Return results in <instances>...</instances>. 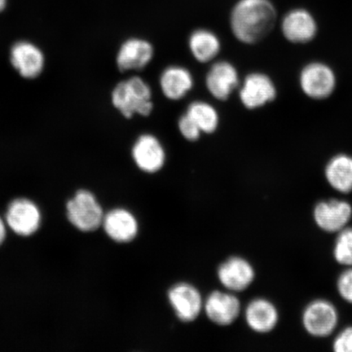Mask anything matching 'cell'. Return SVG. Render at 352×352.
<instances>
[{"label": "cell", "mask_w": 352, "mask_h": 352, "mask_svg": "<svg viewBox=\"0 0 352 352\" xmlns=\"http://www.w3.org/2000/svg\"><path fill=\"white\" fill-rule=\"evenodd\" d=\"M278 21L272 0H237L230 16L233 36L245 45L263 41L274 32Z\"/></svg>", "instance_id": "obj_1"}, {"label": "cell", "mask_w": 352, "mask_h": 352, "mask_svg": "<svg viewBox=\"0 0 352 352\" xmlns=\"http://www.w3.org/2000/svg\"><path fill=\"white\" fill-rule=\"evenodd\" d=\"M152 99L151 86L139 76L118 82L111 94L113 107L126 120H131L135 114L151 116L154 107Z\"/></svg>", "instance_id": "obj_2"}, {"label": "cell", "mask_w": 352, "mask_h": 352, "mask_svg": "<svg viewBox=\"0 0 352 352\" xmlns=\"http://www.w3.org/2000/svg\"><path fill=\"white\" fill-rule=\"evenodd\" d=\"M299 85L307 98L324 100L331 98L337 87L336 72L322 61L306 64L299 73Z\"/></svg>", "instance_id": "obj_3"}, {"label": "cell", "mask_w": 352, "mask_h": 352, "mask_svg": "<svg viewBox=\"0 0 352 352\" xmlns=\"http://www.w3.org/2000/svg\"><path fill=\"white\" fill-rule=\"evenodd\" d=\"M69 221L82 232H94L102 226L104 214L98 199L90 191L82 189L66 206Z\"/></svg>", "instance_id": "obj_4"}, {"label": "cell", "mask_w": 352, "mask_h": 352, "mask_svg": "<svg viewBox=\"0 0 352 352\" xmlns=\"http://www.w3.org/2000/svg\"><path fill=\"white\" fill-rule=\"evenodd\" d=\"M281 34L286 41L305 45L314 41L319 32L318 21L305 7L290 8L280 20Z\"/></svg>", "instance_id": "obj_5"}, {"label": "cell", "mask_w": 352, "mask_h": 352, "mask_svg": "<svg viewBox=\"0 0 352 352\" xmlns=\"http://www.w3.org/2000/svg\"><path fill=\"white\" fill-rule=\"evenodd\" d=\"M340 315L336 306L327 299H316L305 308L302 314V327L311 336L327 338L336 331Z\"/></svg>", "instance_id": "obj_6"}, {"label": "cell", "mask_w": 352, "mask_h": 352, "mask_svg": "<svg viewBox=\"0 0 352 352\" xmlns=\"http://www.w3.org/2000/svg\"><path fill=\"white\" fill-rule=\"evenodd\" d=\"M277 98L275 82L267 74L255 72L244 78L239 91V98L246 109L263 108Z\"/></svg>", "instance_id": "obj_7"}, {"label": "cell", "mask_w": 352, "mask_h": 352, "mask_svg": "<svg viewBox=\"0 0 352 352\" xmlns=\"http://www.w3.org/2000/svg\"><path fill=\"white\" fill-rule=\"evenodd\" d=\"M131 157L140 170L155 174L164 168L166 153L160 140L151 133L140 135L131 147Z\"/></svg>", "instance_id": "obj_8"}, {"label": "cell", "mask_w": 352, "mask_h": 352, "mask_svg": "<svg viewBox=\"0 0 352 352\" xmlns=\"http://www.w3.org/2000/svg\"><path fill=\"white\" fill-rule=\"evenodd\" d=\"M42 214L34 201L26 198H19L8 206L6 222L16 234L32 236L41 227Z\"/></svg>", "instance_id": "obj_9"}, {"label": "cell", "mask_w": 352, "mask_h": 352, "mask_svg": "<svg viewBox=\"0 0 352 352\" xmlns=\"http://www.w3.org/2000/svg\"><path fill=\"white\" fill-rule=\"evenodd\" d=\"M314 219L320 230L338 233L349 226L352 219V206L345 200L320 201L315 206Z\"/></svg>", "instance_id": "obj_10"}, {"label": "cell", "mask_w": 352, "mask_h": 352, "mask_svg": "<svg viewBox=\"0 0 352 352\" xmlns=\"http://www.w3.org/2000/svg\"><path fill=\"white\" fill-rule=\"evenodd\" d=\"M154 56L153 44L146 39L131 37L121 44L116 56L120 72H140L146 68Z\"/></svg>", "instance_id": "obj_11"}, {"label": "cell", "mask_w": 352, "mask_h": 352, "mask_svg": "<svg viewBox=\"0 0 352 352\" xmlns=\"http://www.w3.org/2000/svg\"><path fill=\"white\" fill-rule=\"evenodd\" d=\"M206 87L214 99L226 101L239 86V74L230 61L219 60L210 66L206 76Z\"/></svg>", "instance_id": "obj_12"}, {"label": "cell", "mask_w": 352, "mask_h": 352, "mask_svg": "<svg viewBox=\"0 0 352 352\" xmlns=\"http://www.w3.org/2000/svg\"><path fill=\"white\" fill-rule=\"evenodd\" d=\"M168 300L175 314L183 322L195 320L204 309V302L195 286L188 283H179L171 287Z\"/></svg>", "instance_id": "obj_13"}, {"label": "cell", "mask_w": 352, "mask_h": 352, "mask_svg": "<svg viewBox=\"0 0 352 352\" xmlns=\"http://www.w3.org/2000/svg\"><path fill=\"white\" fill-rule=\"evenodd\" d=\"M10 61L22 78L33 79L41 76L45 66V56L37 45L29 41L13 44Z\"/></svg>", "instance_id": "obj_14"}, {"label": "cell", "mask_w": 352, "mask_h": 352, "mask_svg": "<svg viewBox=\"0 0 352 352\" xmlns=\"http://www.w3.org/2000/svg\"><path fill=\"white\" fill-rule=\"evenodd\" d=\"M218 277L224 287L232 292H241L254 283L255 271L248 261L232 257L223 263L218 270Z\"/></svg>", "instance_id": "obj_15"}, {"label": "cell", "mask_w": 352, "mask_h": 352, "mask_svg": "<svg viewBox=\"0 0 352 352\" xmlns=\"http://www.w3.org/2000/svg\"><path fill=\"white\" fill-rule=\"evenodd\" d=\"M204 308L213 323L219 327H228L239 318L241 306L239 298L234 294L217 290L206 298Z\"/></svg>", "instance_id": "obj_16"}, {"label": "cell", "mask_w": 352, "mask_h": 352, "mask_svg": "<svg viewBox=\"0 0 352 352\" xmlns=\"http://www.w3.org/2000/svg\"><path fill=\"white\" fill-rule=\"evenodd\" d=\"M102 226L110 239L118 243L133 241L138 234L139 224L129 210L116 208L104 214Z\"/></svg>", "instance_id": "obj_17"}, {"label": "cell", "mask_w": 352, "mask_h": 352, "mask_svg": "<svg viewBox=\"0 0 352 352\" xmlns=\"http://www.w3.org/2000/svg\"><path fill=\"white\" fill-rule=\"evenodd\" d=\"M245 319L254 332L267 333L278 324L279 311L274 303L268 299L254 298L245 308Z\"/></svg>", "instance_id": "obj_18"}, {"label": "cell", "mask_w": 352, "mask_h": 352, "mask_svg": "<svg viewBox=\"0 0 352 352\" xmlns=\"http://www.w3.org/2000/svg\"><path fill=\"white\" fill-rule=\"evenodd\" d=\"M160 85L166 99L178 101L186 98L195 86L192 74L180 65H170L162 72Z\"/></svg>", "instance_id": "obj_19"}, {"label": "cell", "mask_w": 352, "mask_h": 352, "mask_svg": "<svg viewBox=\"0 0 352 352\" xmlns=\"http://www.w3.org/2000/svg\"><path fill=\"white\" fill-rule=\"evenodd\" d=\"M324 176L334 190L349 195L352 192V156L340 153L330 157L324 167Z\"/></svg>", "instance_id": "obj_20"}, {"label": "cell", "mask_w": 352, "mask_h": 352, "mask_svg": "<svg viewBox=\"0 0 352 352\" xmlns=\"http://www.w3.org/2000/svg\"><path fill=\"white\" fill-rule=\"evenodd\" d=\"M188 47L198 63L206 64L213 61L221 51V42L217 34L211 30L200 28L189 35Z\"/></svg>", "instance_id": "obj_21"}, {"label": "cell", "mask_w": 352, "mask_h": 352, "mask_svg": "<svg viewBox=\"0 0 352 352\" xmlns=\"http://www.w3.org/2000/svg\"><path fill=\"white\" fill-rule=\"evenodd\" d=\"M204 134H213L219 126V116L212 104L195 100L188 105L186 112Z\"/></svg>", "instance_id": "obj_22"}, {"label": "cell", "mask_w": 352, "mask_h": 352, "mask_svg": "<svg viewBox=\"0 0 352 352\" xmlns=\"http://www.w3.org/2000/svg\"><path fill=\"white\" fill-rule=\"evenodd\" d=\"M337 234L333 245V258L340 265L352 267V228L346 227Z\"/></svg>", "instance_id": "obj_23"}, {"label": "cell", "mask_w": 352, "mask_h": 352, "mask_svg": "<svg viewBox=\"0 0 352 352\" xmlns=\"http://www.w3.org/2000/svg\"><path fill=\"white\" fill-rule=\"evenodd\" d=\"M179 133L188 142H196L200 139L202 132L188 114L184 113L178 120Z\"/></svg>", "instance_id": "obj_24"}, {"label": "cell", "mask_w": 352, "mask_h": 352, "mask_svg": "<svg viewBox=\"0 0 352 352\" xmlns=\"http://www.w3.org/2000/svg\"><path fill=\"white\" fill-rule=\"evenodd\" d=\"M336 287L343 300L352 305V267H346L338 276Z\"/></svg>", "instance_id": "obj_25"}, {"label": "cell", "mask_w": 352, "mask_h": 352, "mask_svg": "<svg viewBox=\"0 0 352 352\" xmlns=\"http://www.w3.org/2000/svg\"><path fill=\"white\" fill-rule=\"evenodd\" d=\"M336 352H352V327L344 328L338 333L333 342Z\"/></svg>", "instance_id": "obj_26"}, {"label": "cell", "mask_w": 352, "mask_h": 352, "mask_svg": "<svg viewBox=\"0 0 352 352\" xmlns=\"http://www.w3.org/2000/svg\"><path fill=\"white\" fill-rule=\"evenodd\" d=\"M6 222L0 217V245L3 244L6 239Z\"/></svg>", "instance_id": "obj_27"}, {"label": "cell", "mask_w": 352, "mask_h": 352, "mask_svg": "<svg viewBox=\"0 0 352 352\" xmlns=\"http://www.w3.org/2000/svg\"><path fill=\"white\" fill-rule=\"evenodd\" d=\"M7 6V0H0V12L6 10Z\"/></svg>", "instance_id": "obj_28"}]
</instances>
